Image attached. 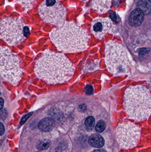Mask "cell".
I'll return each mask as SVG.
<instances>
[{
	"label": "cell",
	"mask_w": 151,
	"mask_h": 152,
	"mask_svg": "<svg viewBox=\"0 0 151 152\" xmlns=\"http://www.w3.org/2000/svg\"><path fill=\"white\" fill-rule=\"evenodd\" d=\"M74 66L64 54L49 50L43 52L34 68L38 78L48 84L54 85L70 80L74 75Z\"/></svg>",
	"instance_id": "6da1fadb"
},
{
	"label": "cell",
	"mask_w": 151,
	"mask_h": 152,
	"mask_svg": "<svg viewBox=\"0 0 151 152\" xmlns=\"http://www.w3.org/2000/svg\"><path fill=\"white\" fill-rule=\"evenodd\" d=\"M50 37L57 50L64 53L84 51L89 47L87 32L73 22H64L53 28Z\"/></svg>",
	"instance_id": "7a4b0ae2"
},
{
	"label": "cell",
	"mask_w": 151,
	"mask_h": 152,
	"mask_svg": "<svg viewBox=\"0 0 151 152\" xmlns=\"http://www.w3.org/2000/svg\"><path fill=\"white\" fill-rule=\"evenodd\" d=\"M124 106L130 118L137 121L148 119L151 114L150 90L141 85L129 87L124 94Z\"/></svg>",
	"instance_id": "3957f363"
},
{
	"label": "cell",
	"mask_w": 151,
	"mask_h": 152,
	"mask_svg": "<svg viewBox=\"0 0 151 152\" xmlns=\"http://www.w3.org/2000/svg\"><path fill=\"white\" fill-rule=\"evenodd\" d=\"M105 65L109 73L114 76L128 75L129 61L126 50L115 41H108L105 44Z\"/></svg>",
	"instance_id": "277c9868"
},
{
	"label": "cell",
	"mask_w": 151,
	"mask_h": 152,
	"mask_svg": "<svg viewBox=\"0 0 151 152\" xmlns=\"http://www.w3.org/2000/svg\"><path fill=\"white\" fill-rule=\"evenodd\" d=\"M23 70L17 55L6 46H0V76L13 86L21 80Z\"/></svg>",
	"instance_id": "5b68a950"
},
{
	"label": "cell",
	"mask_w": 151,
	"mask_h": 152,
	"mask_svg": "<svg viewBox=\"0 0 151 152\" xmlns=\"http://www.w3.org/2000/svg\"><path fill=\"white\" fill-rule=\"evenodd\" d=\"M26 25L20 18H4L0 20V38L10 46L21 43L25 39Z\"/></svg>",
	"instance_id": "8992f818"
},
{
	"label": "cell",
	"mask_w": 151,
	"mask_h": 152,
	"mask_svg": "<svg viewBox=\"0 0 151 152\" xmlns=\"http://www.w3.org/2000/svg\"><path fill=\"white\" fill-rule=\"evenodd\" d=\"M38 12L44 22L59 26L64 22L66 10L59 0H44L40 5Z\"/></svg>",
	"instance_id": "52a82bcc"
},
{
	"label": "cell",
	"mask_w": 151,
	"mask_h": 152,
	"mask_svg": "<svg viewBox=\"0 0 151 152\" xmlns=\"http://www.w3.org/2000/svg\"><path fill=\"white\" fill-rule=\"evenodd\" d=\"M116 134L117 140L121 148L132 149L138 145L141 137V129L134 123L125 122L119 124Z\"/></svg>",
	"instance_id": "ba28073f"
},
{
	"label": "cell",
	"mask_w": 151,
	"mask_h": 152,
	"mask_svg": "<svg viewBox=\"0 0 151 152\" xmlns=\"http://www.w3.org/2000/svg\"><path fill=\"white\" fill-rule=\"evenodd\" d=\"M91 30L96 38L101 40L108 33L115 34L116 26L109 18H97L91 22Z\"/></svg>",
	"instance_id": "9c48e42d"
},
{
	"label": "cell",
	"mask_w": 151,
	"mask_h": 152,
	"mask_svg": "<svg viewBox=\"0 0 151 152\" xmlns=\"http://www.w3.org/2000/svg\"><path fill=\"white\" fill-rule=\"evenodd\" d=\"M111 2L112 0H92V8L97 13L103 14L110 10Z\"/></svg>",
	"instance_id": "30bf717a"
},
{
	"label": "cell",
	"mask_w": 151,
	"mask_h": 152,
	"mask_svg": "<svg viewBox=\"0 0 151 152\" xmlns=\"http://www.w3.org/2000/svg\"><path fill=\"white\" fill-rule=\"evenodd\" d=\"M144 14L139 8L132 12L129 18V22L132 26L137 27L141 25L144 19Z\"/></svg>",
	"instance_id": "8fae6325"
},
{
	"label": "cell",
	"mask_w": 151,
	"mask_h": 152,
	"mask_svg": "<svg viewBox=\"0 0 151 152\" xmlns=\"http://www.w3.org/2000/svg\"><path fill=\"white\" fill-rule=\"evenodd\" d=\"M54 121L52 118L48 117L42 119L39 123V129L43 132H48L53 128Z\"/></svg>",
	"instance_id": "7c38bea8"
},
{
	"label": "cell",
	"mask_w": 151,
	"mask_h": 152,
	"mask_svg": "<svg viewBox=\"0 0 151 152\" xmlns=\"http://www.w3.org/2000/svg\"><path fill=\"white\" fill-rule=\"evenodd\" d=\"M89 143L90 145L96 148H101L104 145L103 138L98 134L92 135L89 139Z\"/></svg>",
	"instance_id": "4fadbf2b"
},
{
	"label": "cell",
	"mask_w": 151,
	"mask_h": 152,
	"mask_svg": "<svg viewBox=\"0 0 151 152\" xmlns=\"http://www.w3.org/2000/svg\"><path fill=\"white\" fill-rule=\"evenodd\" d=\"M139 9L142 11L144 13L148 14L151 11L150 0H140L137 4Z\"/></svg>",
	"instance_id": "5bb4252c"
},
{
	"label": "cell",
	"mask_w": 151,
	"mask_h": 152,
	"mask_svg": "<svg viewBox=\"0 0 151 152\" xmlns=\"http://www.w3.org/2000/svg\"><path fill=\"white\" fill-rule=\"evenodd\" d=\"M35 0H17L19 4L26 11L31 10L33 8V4Z\"/></svg>",
	"instance_id": "9a60e30c"
},
{
	"label": "cell",
	"mask_w": 151,
	"mask_h": 152,
	"mask_svg": "<svg viewBox=\"0 0 151 152\" xmlns=\"http://www.w3.org/2000/svg\"><path fill=\"white\" fill-rule=\"evenodd\" d=\"M85 126L87 130L92 131L95 125V119L92 116H89L85 121Z\"/></svg>",
	"instance_id": "2e32d148"
},
{
	"label": "cell",
	"mask_w": 151,
	"mask_h": 152,
	"mask_svg": "<svg viewBox=\"0 0 151 152\" xmlns=\"http://www.w3.org/2000/svg\"><path fill=\"white\" fill-rule=\"evenodd\" d=\"M51 144V142L50 140L45 139L39 143V144L37 145V147L40 151H43V150L48 149L50 146Z\"/></svg>",
	"instance_id": "e0dca14e"
},
{
	"label": "cell",
	"mask_w": 151,
	"mask_h": 152,
	"mask_svg": "<svg viewBox=\"0 0 151 152\" xmlns=\"http://www.w3.org/2000/svg\"><path fill=\"white\" fill-rule=\"evenodd\" d=\"M106 127L105 122L103 120L98 121L95 127V129L98 133H102L103 132Z\"/></svg>",
	"instance_id": "ac0fdd59"
},
{
	"label": "cell",
	"mask_w": 151,
	"mask_h": 152,
	"mask_svg": "<svg viewBox=\"0 0 151 152\" xmlns=\"http://www.w3.org/2000/svg\"><path fill=\"white\" fill-rule=\"evenodd\" d=\"M85 91H86L87 94L90 95L93 94H94V88L91 85H87L85 87Z\"/></svg>",
	"instance_id": "d6986e66"
},
{
	"label": "cell",
	"mask_w": 151,
	"mask_h": 152,
	"mask_svg": "<svg viewBox=\"0 0 151 152\" xmlns=\"http://www.w3.org/2000/svg\"><path fill=\"white\" fill-rule=\"evenodd\" d=\"M32 113H30V114H27L26 116H25V117H24L22 120H21V122H20V124H21V125H23V124H24L26 121L28 119V118H29V117L31 116Z\"/></svg>",
	"instance_id": "ffe728a7"
},
{
	"label": "cell",
	"mask_w": 151,
	"mask_h": 152,
	"mask_svg": "<svg viewBox=\"0 0 151 152\" xmlns=\"http://www.w3.org/2000/svg\"><path fill=\"white\" fill-rule=\"evenodd\" d=\"M4 132V128L3 125L0 122V136L2 135Z\"/></svg>",
	"instance_id": "44dd1931"
},
{
	"label": "cell",
	"mask_w": 151,
	"mask_h": 152,
	"mask_svg": "<svg viewBox=\"0 0 151 152\" xmlns=\"http://www.w3.org/2000/svg\"><path fill=\"white\" fill-rule=\"evenodd\" d=\"M150 50L148 49H146V48H144V49H142L140 51V53L141 54H145L149 52Z\"/></svg>",
	"instance_id": "7402d4cb"
},
{
	"label": "cell",
	"mask_w": 151,
	"mask_h": 152,
	"mask_svg": "<svg viewBox=\"0 0 151 152\" xmlns=\"http://www.w3.org/2000/svg\"><path fill=\"white\" fill-rule=\"evenodd\" d=\"M4 104V101L2 98H0V110L2 109Z\"/></svg>",
	"instance_id": "603a6c76"
},
{
	"label": "cell",
	"mask_w": 151,
	"mask_h": 152,
	"mask_svg": "<svg viewBox=\"0 0 151 152\" xmlns=\"http://www.w3.org/2000/svg\"><path fill=\"white\" fill-rule=\"evenodd\" d=\"M110 16H111V18L113 20H116V14H115V12H112L111 14V15H110Z\"/></svg>",
	"instance_id": "cb8c5ba5"
},
{
	"label": "cell",
	"mask_w": 151,
	"mask_h": 152,
	"mask_svg": "<svg viewBox=\"0 0 151 152\" xmlns=\"http://www.w3.org/2000/svg\"><path fill=\"white\" fill-rule=\"evenodd\" d=\"M91 152H106L103 150H96Z\"/></svg>",
	"instance_id": "d4e9b609"
},
{
	"label": "cell",
	"mask_w": 151,
	"mask_h": 152,
	"mask_svg": "<svg viewBox=\"0 0 151 152\" xmlns=\"http://www.w3.org/2000/svg\"><path fill=\"white\" fill-rule=\"evenodd\" d=\"M0 94H1V92H0Z\"/></svg>",
	"instance_id": "484cf974"
},
{
	"label": "cell",
	"mask_w": 151,
	"mask_h": 152,
	"mask_svg": "<svg viewBox=\"0 0 151 152\" xmlns=\"http://www.w3.org/2000/svg\"></svg>",
	"instance_id": "4316f807"
}]
</instances>
